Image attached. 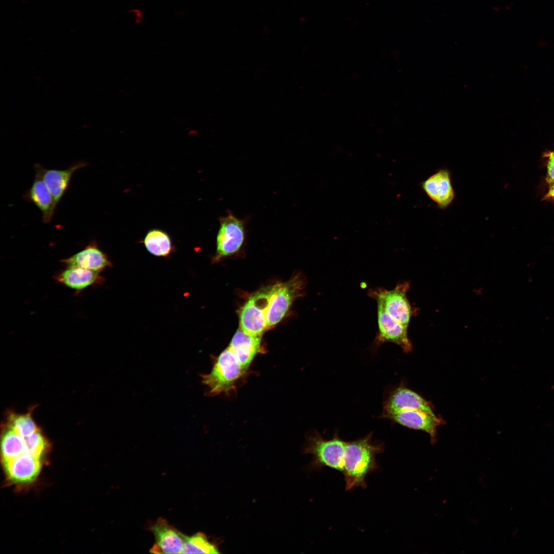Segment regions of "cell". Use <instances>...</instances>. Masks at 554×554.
I'll return each instance as SVG.
<instances>
[{
  "label": "cell",
  "mask_w": 554,
  "mask_h": 554,
  "mask_svg": "<svg viewBox=\"0 0 554 554\" xmlns=\"http://www.w3.org/2000/svg\"><path fill=\"white\" fill-rule=\"evenodd\" d=\"M372 432L366 436L345 441L335 433L330 439L313 431L308 434L303 447L304 453L312 456L311 469L327 467L341 472L346 490L366 487V478L378 468L376 454L383 451L382 444L373 443Z\"/></svg>",
  "instance_id": "6da1fadb"
},
{
  "label": "cell",
  "mask_w": 554,
  "mask_h": 554,
  "mask_svg": "<svg viewBox=\"0 0 554 554\" xmlns=\"http://www.w3.org/2000/svg\"><path fill=\"white\" fill-rule=\"evenodd\" d=\"M247 370L228 347L214 361L211 371L201 375L202 383L209 395L227 394L235 389L236 382Z\"/></svg>",
  "instance_id": "7a4b0ae2"
},
{
  "label": "cell",
  "mask_w": 554,
  "mask_h": 554,
  "mask_svg": "<svg viewBox=\"0 0 554 554\" xmlns=\"http://www.w3.org/2000/svg\"><path fill=\"white\" fill-rule=\"evenodd\" d=\"M304 285L303 278L296 275L288 281L276 284L270 288L267 328L274 326L282 320L294 300L303 295Z\"/></svg>",
  "instance_id": "3957f363"
},
{
  "label": "cell",
  "mask_w": 554,
  "mask_h": 554,
  "mask_svg": "<svg viewBox=\"0 0 554 554\" xmlns=\"http://www.w3.org/2000/svg\"><path fill=\"white\" fill-rule=\"evenodd\" d=\"M409 288V283L404 282L391 290L383 287L370 289L368 295L380 303L392 318L408 328L414 312L407 296Z\"/></svg>",
  "instance_id": "277c9868"
},
{
  "label": "cell",
  "mask_w": 554,
  "mask_h": 554,
  "mask_svg": "<svg viewBox=\"0 0 554 554\" xmlns=\"http://www.w3.org/2000/svg\"><path fill=\"white\" fill-rule=\"evenodd\" d=\"M216 236V258L231 255L242 248L246 239V221L230 211L219 219Z\"/></svg>",
  "instance_id": "5b68a950"
},
{
  "label": "cell",
  "mask_w": 554,
  "mask_h": 554,
  "mask_svg": "<svg viewBox=\"0 0 554 554\" xmlns=\"http://www.w3.org/2000/svg\"><path fill=\"white\" fill-rule=\"evenodd\" d=\"M270 289L252 295L240 313V328L246 333L262 336L267 329V311L270 300Z\"/></svg>",
  "instance_id": "8992f818"
},
{
  "label": "cell",
  "mask_w": 554,
  "mask_h": 554,
  "mask_svg": "<svg viewBox=\"0 0 554 554\" xmlns=\"http://www.w3.org/2000/svg\"><path fill=\"white\" fill-rule=\"evenodd\" d=\"M377 313L378 331L371 345V350L377 351L384 343L390 342L399 346L405 353L410 352L412 345L408 337V328L392 318L378 303Z\"/></svg>",
  "instance_id": "52a82bcc"
},
{
  "label": "cell",
  "mask_w": 554,
  "mask_h": 554,
  "mask_svg": "<svg viewBox=\"0 0 554 554\" xmlns=\"http://www.w3.org/2000/svg\"><path fill=\"white\" fill-rule=\"evenodd\" d=\"M406 409L420 410L436 415L431 404L413 390L403 386L387 390L381 417L387 419L393 413Z\"/></svg>",
  "instance_id": "ba28073f"
},
{
  "label": "cell",
  "mask_w": 554,
  "mask_h": 554,
  "mask_svg": "<svg viewBox=\"0 0 554 554\" xmlns=\"http://www.w3.org/2000/svg\"><path fill=\"white\" fill-rule=\"evenodd\" d=\"M421 186L440 209L447 208L455 197L451 174L447 169H441L432 174L422 183Z\"/></svg>",
  "instance_id": "9c48e42d"
},
{
  "label": "cell",
  "mask_w": 554,
  "mask_h": 554,
  "mask_svg": "<svg viewBox=\"0 0 554 554\" xmlns=\"http://www.w3.org/2000/svg\"><path fill=\"white\" fill-rule=\"evenodd\" d=\"M84 161H78L71 165L66 169L58 170L46 169L42 165H34L35 172L38 173L50 191L53 199L57 205L70 184L74 173L87 165Z\"/></svg>",
  "instance_id": "30bf717a"
},
{
  "label": "cell",
  "mask_w": 554,
  "mask_h": 554,
  "mask_svg": "<svg viewBox=\"0 0 554 554\" xmlns=\"http://www.w3.org/2000/svg\"><path fill=\"white\" fill-rule=\"evenodd\" d=\"M155 543L150 551L154 553H181L185 535L159 518L152 526Z\"/></svg>",
  "instance_id": "8fae6325"
},
{
  "label": "cell",
  "mask_w": 554,
  "mask_h": 554,
  "mask_svg": "<svg viewBox=\"0 0 554 554\" xmlns=\"http://www.w3.org/2000/svg\"><path fill=\"white\" fill-rule=\"evenodd\" d=\"M387 419L404 427L427 432L435 441L437 427L443 420L436 415L417 409H406L390 415Z\"/></svg>",
  "instance_id": "7c38bea8"
},
{
  "label": "cell",
  "mask_w": 554,
  "mask_h": 554,
  "mask_svg": "<svg viewBox=\"0 0 554 554\" xmlns=\"http://www.w3.org/2000/svg\"><path fill=\"white\" fill-rule=\"evenodd\" d=\"M61 262L65 266L79 267L99 272L111 265L107 254L94 240L83 250Z\"/></svg>",
  "instance_id": "4fadbf2b"
},
{
  "label": "cell",
  "mask_w": 554,
  "mask_h": 554,
  "mask_svg": "<svg viewBox=\"0 0 554 554\" xmlns=\"http://www.w3.org/2000/svg\"><path fill=\"white\" fill-rule=\"evenodd\" d=\"M261 339L262 336L248 334L241 328L234 334L228 347L245 369H248L257 354L264 352Z\"/></svg>",
  "instance_id": "5bb4252c"
},
{
  "label": "cell",
  "mask_w": 554,
  "mask_h": 554,
  "mask_svg": "<svg viewBox=\"0 0 554 554\" xmlns=\"http://www.w3.org/2000/svg\"><path fill=\"white\" fill-rule=\"evenodd\" d=\"M40 459L25 452L14 458L4 460V464L12 481L27 482L34 480L39 473L41 467Z\"/></svg>",
  "instance_id": "9a60e30c"
},
{
  "label": "cell",
  "mask_w": 554,
  "mask_h": 554,
  "mask_svg": "<svg viewBox=\"0 0 554 554\" xmlns=\"http://www.w3.org/2000/svg\"><path fill=\"white\" fill-rule=\"evenodd\" d=\"M24 196L26 200L32 203L40 210L44 223L51 221L57 205L38 173L35 172L33 183Z\"/></svg>",
  "instance_id": "2e32d148"
},
{
  "label": "cell",
  "mask_w": 554,
  "mask_h": 554,
  "mask_svg": "<svg viewBox=\"0 0 554 554\" xmlns=\"http://www.w3.org/2000/svg\"><path fill=\"white\" fill-rule=\"evenodd\" d=\"M66 267L58 271L54 278L58 283L69 288L81 291L96 284L102 283L104 280L99 272L79 267Z\"/></svg>",
  "instance_id": "e0dca14e"
},
{
  "label": "cell",
  "mask_w": 554,
  "mask_h": 554,
  "mask_svg": "<svg viewBox=\"0 0 554 554\" xmlns=\"http://www.w3.org/2000/svg\"><path fill=\"white\" fill-rule=\"evenodd\" d=\"M144 244L148 251L156 256H167L172 251L170 238L161 230L153 229L148 232Z\"/></svg>",
  "instance_id": "ac0fdd59"
},
{
  "label": "cell",
  "mask_w": 554,
  "mask_h": 554,
  "mask_svg": "<svg viewBox=\"0 0 554 554\" xmlns=\"http://www.w3.org/2000/svg\"><path fill=\"white\" fill-rule=\"evenodd\" d=\"M7 427L1 442L2 453L4 460L14 458L26 452L24 438L11 428Z\"/></svg>",
  "instance_id": "d6986e66"
},
{
  "label": "cell",
  "mask_w": 554,
  "mask_h": 554,
  "mask_svg": "<svg viewBox=\"0 0 554 554\" xmlns=\"http://www.w3.org/2000/svg\"><path fill=\"white\" fill-rule=\"evenodd\" d=\"M219 553L220 552L215 544L210 542L206 535L202 532L187 537L185 536L181 553Z\"/></svg>",
  "instance_id": "ffe728a7"
},
{
  "label": "cell",
  "mask_w": 554,
  "mask_h": 554,
  "mask_svg": "<svg viewBox=\"0 0 554 554\" xmlns=\"http://www.w3.org/2000/svg\"><path fill=\"white\" fill-rule=\"evenodd\" d=\"M7 426L23 438L28 437L39 430L30 414H11Z\"/></svg>",
  "instance_id": "44dd1931"
},
{
  "label": "cell",
  "mask_w": 554,
  "mask_h": 554,
  "mask_svg": "<svg viewBox=\"0 0 554 554\" xmlns=\"http://www.w3.org/2000/svg\"><path fill=\"white\" fill-rule=\"evenodd\" d=\"M26 452L33 456L41 459L47 447V442L39 430L31 435L24 438Z\"/></svg>",
  "instance_id": "7402d4cb"
},
{
  "label": "cell",
  "mask_w": 554,
  "mask_h": 554,
  "mask_svg": "<svg viewBox=\"0 0 554 554\" xmlns=\"http://www.w3.org/2000/svg\"><path fill=\"white\" fill-rule=\"evenodd\" d=\"M548 157L546 181L549 183L554 181V151L549 152Z\"/></svg>",
  "instance_id": "603a6c76"
},
{
  "label": "cell",
  "mask_w": 554,
  "mask_h": 554,
  "mask_svg": "<svg viewBox=\"0 0 554 554\" xmlns=\"http://www.w3.org/2000/svg\"><path fill=\"white\" fill-rule=\"evenodd\" d=\"M554 199V181L549 183V188L545 199Z\"/></svg>",
  "instance_id": "cb8c5ba5"
}]
</instances>
